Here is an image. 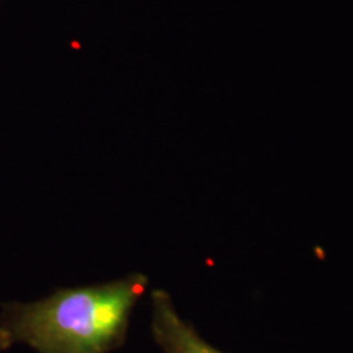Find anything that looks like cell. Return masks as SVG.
<instances>
[{
	"mask_svg": "<svg viewBox=\"0 0 353 353\" xmlns=\"http://www.w3.org/2000/svg\"><path fill=\"white\" fill-rule=\"evenodd\" d=\"M149 278L130 273L101 285L59 288L33 303L0 304V335L37 353H110L125 345L132 309Z\"/></svg>",
	"mask_w": 353,
	"mask_h": 353,
	"instance_id": "obj_1",
	"label": "cell"
},
{
	"mask_svg": "<svg viewBox=\"0 0 353 353\" xmlns=\"http://www.w3.org/2000/svg\"><path fill=\"white\" fill-rule=\"evenodd\" d=\"M152 301V335L164 353H224L211 345L196 332L190 322L179 316L165 290H154Z\"/></svg>",
	"mask_w": 353,
	"mask_h": 353,
	"instance_id": "obj_2",
	"label": "cell"
},
{
	"mask_svg": "<svg viewBox=\"0 0 353 353\" xmlns=\"http://www.w3.org/2000/svg\"><path fill=\"white\" fill-rule=\"evenodd\" d=\"M6 350H8V345L6 343V341H3L2 335H0V353H3Z\"/></svg>",
	"mask_w": 353,
	"mask_h": 353,
	"instance_id": "obj_3",
	"label": "cell"
}]
</instances>
